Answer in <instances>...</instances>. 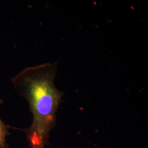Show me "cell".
Segmentation results:
<instances>
[{"mask_svg": "<svg viewBox=\"0 0 148 148\" xmlns=\"http://www.w3.org/2000/svg\"><path fill=\"white\" fill-rule=\"evenodd\" d=\"M2 101L0 99V106L2 104ZM8 127L0 119V148H8L6 142V137L9 134Z\"/></svg>", "mask_w": 148, "mask_h": 148, "instance_id": "7a4b0ae2", "label": "cell"}, {"mask_svg": "<svg viewBox=\"0 0 148 148\" xmlns=\"http://www.w3.org/2000/svg\"><path fill=\"white\" fill-rule=\"evenodd\" d=\"M31 148H45V147H31Z\"/></svg>", "mask_w": 148, "mask_h": 148, "instance_id": "3957f363", "label": "cell"}, {"mask_svg": "<svg viewBox=\"0 0 148 148\" xmlns=\"http://www.w3.org/2000/svg\"><path fill=\"white\" fill-rule=\"evenodd\" d=\"M57 73V63H47L27 67L12 79L32 114V125L26 130L31 147H45L56 126V113L64 95L54 84Z\"/></svg>", "mask_w": 148, "mask_h": 148, "instance_id": "6da1fadb", "label": "cell"}]
</instances>
